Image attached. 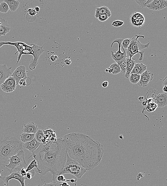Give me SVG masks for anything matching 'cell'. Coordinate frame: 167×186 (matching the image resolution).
Segmentation results:
<instances>
[{
	"mask_svg": "<svg viewBox=\"0 0 167 186\" xmlns=\"http://www.w3.org/2000/svg\"><path fill=\"white\" fill-rule=\"evenodd\" d=\"M26 177L27 179H31L32 177V174L29 171L27 173Z\"/></svg>",
	"mask_w": 167,
	"mask_h": 186,
	"instance_id": "obj_43",
	"label": "cell"
},
{
	"mask_svg": "<svg viewBox=\"0 0 167 186\" xmlns=\"http://www.w3.org/2000/svg\"><path fill=\"white\" fill-rule=\"evenodd\" d=\"M109 82L107 81H105L103 82L102 84V86L104 88H107L109 86Z\"/></svg>",
	"mask_w": 167,
	"mask_h": 186,
	"instance_id": "obj_44",
	"label": "cell"
},
{
	"mask_svg": "<svg viewBox=\"0 0 167 186\" xmlns=\"http://www.w3.org/2000/svg\"><path fill=\"white\" fill-rule=\"evenodd\" d=\"M8 162L9 164L6 165L5 168L10 173L12 172L14 170L20 171L21 169L26 168L28 166L25 159V152L23 150L9 158Z\"/></svg>",
	"mask_w": 167,
	"mask_h": 186,
	"instance_id": "obj_6",
	"label": "cell"
},
{
	"mask_svg": "<svg viewBox=\"0 0 167 186\" xmlns=\"http://www.w3.org/2000/svg\"><path fill=\"white\" fill-rule=\"evenodd\" d=\"M147 106V110L149 112H154L157 107V105L154 102H151L148 103Z\"/></svg>",
	"mask_w": 167,
	"mask_h": 186,
	"instance_id": "obj_35",
	"label": "cell"
},
{
	"mask_svg": "<svg viewBox=\"0 0 167 186\" xmlns=\"http://www.w3.org/2000/svg\"><path fill=\"white\" fill-rule=\"evenodd\" d=\"M41 144V143L37 142L34 138L30 142L25 143L24 144H23V147L24 149L29 150L32 154Z\"/></svg>",
	"mask_w": 167,
	"mask_h": 186,
	"instance_id": "obj_18",
	"label": "cell"
},
{
	"mask_svg": "<svg viewBox=\"0 0 167 186\" xmlns=\"http://www.w3.org/2000/svg\"><path fill=\"white\" fill-rule=\"evenodd\" d=\"M123 40V39H115L112 42L111 45V48H112L113 45L114 43H117L118 44V51L115 52V53L111 51L112 57L117 64H118L122 61L125 59L126 57V51L122 46V42Z\"/></svg>",
	"mask_w": 167,
	"mask_h": 186,
	"instance_id": "obj_7",
	"label": "cell"
},
{
	"mask_svg": "<svg viewBox=\"0 0 167 186\" xmlns=\"http://www.w3.org/2000/svg\"><path fill=\"white\" fill-rule=\"evenodd\" d=\"M70 182L71 183H76L77 179H71V180H70Z\"/></svg>",
	"mask_w": 167,
	"mask_h": 186,
	"instance_id": "obj_50",
	"label": "cell"
},
{
	"mask_svg": "<svg viewBox=\"0 0 167 186\" xmlns=\"http://www.w3.org/2000/svg\"><path fill=\"white\" fill-rule=\"evenodd\" d=\"M32 81L30 78L28 77L25 79H23L20 80L18 84L21 86H28L31 84Z\"/></svg>",
	"mask_w": 167,
	"mask_h": 186,
	"instance_id": "obj_33",
	"label": "cell"
},
{
	"mask_svg": "<svg viewBox=\"0 0 167 186\" xmlns=\"http://www.w3.org/2000/svg\"><path fill=\"white\" fill-rule=\"evenodd\" d=\"M147 103L146 101H144L142 102V105L143 106H144V107H145V106H147Z\"/></svg>",
	"mask_w": 167,
	"mask_h": 186,
	"instance_id": "obj_54",
	"label": "cell"
},
{
	"mask_svg": "<svg viewBox=\"0 0 167 186\" xmlns=\"http://www.w3.org/2000/svg\"><path fill=\"white\" fill-rule=\"evenodd\" d=\"M38 127L34 122L25 124L22 129L23 133L35 134L38 130Z\"/></svg>",
	"mask_w": 167,
	"mask_h": 186,
	"instance_id": "obj_20",
	"label": "cell"
},
{
	"mask_svg": "<svg viewBox=\"0 0 167 186\" xmlns=\"http://www.w3.org/2000/svg\"><path fill=\"white\" fill-rule=\"evenodd\" d=\"M108 72H109V73H112L113 72V70L112 69H110V68H109V69H108Z\"/></svg>",
	"mask_w": 167,
	"mask_h": 186,
	"instance_id": "obj_56",
	"label": "cell"
},
{
	"mask_svg": "<svg viewBox=\"0 0 167 186\" xmlns=\"http://www.w3.org/2000/svg\"><path fill=\"white\" fill-rule=\"evenodd\" d=\"M167 6L166 0H153L147 8L153 11H158L166 8Z\"/></svg>",
	"mask_w": 167,
	"mask_h": 186,
	"instance_id": "obj_14",
	"label": "cell"
},
{
	"mask_svg": "<svg viewBox=\"0 0 167 186\" xmlns=\"http://www.w3.org/2000/svg\"><path fill=\"white\" fill-rule=\"evenodd\" d=\"M67 155L63 138H59L55 142L45 144L41 143L29 157H32L37 161L38 168L35 170L41 179L49 173L52 175V182H56L66 162Z\"/></svg>",
	"mask_w": 167,
	"mask_h": 186,
	"instance_id": "obj_2",
	"label": "cell"
},
{
	"mask_svg": "<svg viewBox=\"0 0 167 186\" xmlns=\"http://www.w3.org/2000/svg\"><path fill=\"white\" fill-rule=\"evenodd\" d=\"M6 45H9L14 46L17 49V51L15 53V55L18 52L19 53V55H20L24 49H26L28 46V45L23 42H6Z\"/></svg>",
	"mask_w": 167,
	"mask_h": 186,
	"instance_id": "obj_22",
	"label": "cell"
},
{
	"mask_svg": "<svg viewBox=\"0 0 167 186\" xmlns=\"http://www.w3.org/2000/svg\"><path fill=\"white\" fill-rule=\"evenodd\" d=\"M144 99V97L143 96H140V97L138 98V100L140 101H142Z\"/></svg>",
	"mask_w": 167,
	"mask_h": 186,
	"instance_id": "obj_55",
	"label": "cell"
},
{
	"mask_svg": "<svg viewBox=\"0 0 167 186\" xmlns=\"http://www.w3.org/2000/svg\"><path fill=\"white\" fill-rule=\"evenodd\" d=\"M68 185L69 184L66 182H62V184H60L61 186H68Z\"/></svg>",
	"mask_w": 167,
	"mask_h": 186,
	"instance_id": "obj_49",
	"label": "cell"
},
{
	"mask_svg": "<svg viewBox=\"0 0 167 186\" xmlns=\"http://www.w3.org/2000/svg\"><path fill=\"white\" fill-rule=\"evenodd\" d=\"M9 6V10L12 12H15L17 10L19 6V1L16 0H4Z\"/></svg>",
	"mask_w": 167,
	"mask_h": 186,
	"instance_id": "obj_25",
	"label": "cell"
},
{
	"mask_svg": "<svg viewBox=\"0 0 167 186\" xmlns=\"http://www.w3.org/2000/svg\"><path fill=\"white\" fill-rule=\"evenodd\" d=\"M87 171L78 162L71 159L67 154L66 162L59 175L69 174L77 178L80 179Z\"/></svg>",
	"mask_w": 167,
	"mask_h": 186,
	"instance_id": "obj_4",
	"label": "cell"
},
{
	"mask_svg": "<svg viewBox=\"0 0 167 186\" xmlns=\"http://www.w3.org/2000/svg\"><path fill=\"white\" fill-rule=\"evenodd\" d=\"M120 68L121 72L123 74H125L126 72L127 67V61L126 58L125 59L122 60L118 64Z\"/></svg>",
	"mask_w": 167,
	"mask_h": 186,
	"instance_id": "obj_32",
	"label": "cell"
},
{
	"mask_svg": "<svg viewBox=\"0 0 167 186\" xmlns=\"http://www.w3.org/2000/svg\"><path fill=\"white\" fill-rule=\"evenodd\" d=\"M58 58V56L56 55H52L51 56L50 59L52 61H54L57 59Z\"/></svg>",
	"mask_w": 167,
	"mask_h": 186,
	"instance_id": "obj_45",
	"label": "cell"
},
{
	"mask_svg": "<svg viewBox=\"0 0 167 186\" xmlns=\"http://www.w3.org/2000/svg\"><path fill=\"white\" fill-rule=\"evenodd\" d=\"M11 76L15 79L16 85H18L20 79H25L28 77L25 66H20L16 68L15 71L11 74Z\"/></svg>",
	"mask_w": 167,
	"mask_h": 186,
	"instance_id": "obj_11",
	"label": "cell"
},
{
	"mask_svg": "<svg viewBox=\"0 0 167 186\" xmlns=\"http://www.w3.org/2000/svg\"><path fill=\"white\" fill-rule=\"evenodd\" d=\"M43 131L44 136L41 141V143L43 144H45L49 142H54L57 140L55 131L51 129H46Z\"/></svg>",
	"mask_w": 167,
	"mask_h": 186,
	"instance_id": "obj_15",
	"label": "cell"
},
{
	"mask_svg": "<svg viewBox=\"0 0 167 186\" xmlns=\"http://www.w3.org/2000/svg\"><path fill=\"white\" fill-rule=\"evenodd\" d=\"M0 22L2 23V25L0 26V37L5 36L10 31V26L8 24L7 21L3 18H0Z\"/></svg>",
	"mask_w": 167,
	"mask_h": 186,
	"instance_id": "obj_21",
	"label": "cell"
},
{
	"mask_svg": "<svg viewBox=\"0 0 167 186\" xmlns=\"http://www.w3.org/2000/svg\"><path fill=\"white\" fill-rule=\"evenodd\" d=\"M126 60L127 67L125 76L126 78H129L131 71L137 62V59L135 57H132L130 58V57H126Z\"/></svg>",
	"mask_w": 167,
	"mask_h": 186,
	"instance_id": "obj_19",
	"label": "cell"
},
{
	"mask_svg": "<svg viewBox=\"0 0 167 186\" xmlns=\"http://www.w3.org/2000/svg\"><path fill=\"white\" fill-rule=\"evenodd\" d=\"M75 184L74 185V186H76V183H75ZM68 186H70L69 185H68Z\"/></svg>",
	"mask_w": 167,
	"mask_h": 186,
	"instance_id": "obj_58",
	"label": "cell"
},
{
	"mask_svg": "<svg viewBox=\"0 0 167 186\" xmlns=\"http://www.w3.org/2000/svg\"><path fill=\"white\" fill-rule=\"evenodd\" d=\"M1 25H2V23L1 22H0V26H1Z\"/></svg>",
	"mask_w": 167,
	"mask_h": 186,
	"instance_id": "obj_60",
	"label": "cell"
},
{
	"mask_svg": "<svg viewBox=\"0 0 167 186\" xmlns=\"http://www.w3.org/2000/svg\"><path fill=\"white\" fill-rule=\"evenodd\" d=\"M167 76H166L165 77V78L164 79L163 81V87L167 86Z\"/></svg>",
	"mask_w": 167,
	"mask_h": 186,
	"instance_id": "obj_48",
	"label": "cell"
},
{
	"mask_svg": "<svg viewBox=\"0 0 167 186\" xmlns=\"http://www.w3.org/2000/svg\"><path fill=\"white\" fill-rule=\"evenodd\" d=\"M11 67L8 68L6 64L0 65V85L11 76Z\"/></svg>",
	"mask_w": 167,
	"mask_h": 186,
	"instance_id": "obj_16",
	"label": "cell"
},
{
	"mask_svg": "<svg viewBox=\"0 0 167 186\" xmlns=\"http://www.w3.org/2000/svg\"><path fill=\"white\" fill-rule=\"evenodd\" d=\"M105 72H108V69H106V70H105Z\"/></svg>",
	"mask_w": 167,
	"mask_h": 186,
	"instance_id": "obj_59",
	"label": "cell"
},
{
	"mask_svg": "<svg viewBox=\"0 0 167 186\" xmlns=\"http://www.w3.org/2000/svg\"><path fill=\"white\" fill-rule=\"evenodd\" d=\"M113 70V72L112 74L113 75H117L121 72L120 68L118 64L117 63H113L109 67Z\"/></svg>",
	"mask_w": 167,
	"mask_h": 186,
	"instance_id": "obj_28",
	"label": "cell"
},
{
	"mask_svg": "<svg viewBox=\"0 0 167 186\" xmlns=\"http://www.w3.org/2000/svg\"><path fill=\"white\" fill-rule=\"evenodd\" d=\"M44 134L43 131L41 129H39L35 134V138L40 143H41V141L43 138Z\"/></svg>",
	"mask_w": 167,
	"mask_h": 186,
	"instance_id": "obj_30",
	"label": "cell"
},
{
	"mask_svg": "<svg viewBox=\"0 0 167 186\" xmlns=\"http://www.w3.org/2000/svg\"><path fill=\"white\" fill-rule=\"evenodd\" d=\"M30 45L32 46V55L34 58H32L30 61L29 68L30 70H33L38 65L40 56L44 52V50L43 48V46H40L34 43H32Z\"/></svg>",
	"mask_w": 167,
	"mask_h": 186,
	"instance_id": "obj_8",
	"label": "cell"
},
{
	"mask_svg": "<svg viewBox=\"0 0 167 186\" xmlns=\"http://www.w3.org/2000/svg\"><path fill=\"white\" fill-rule=\"evenodd\" d=\"M27 173V171H26V168H24L21 169V170L20 171L21 175L23 176V177H25V176H26Z\"/></svg>",
	"mask_w": 167,
	"mask_h": 186,
	"instance_id": "obj_42",
	"label": "cell"
},
{
	"mask_svg": "<svg viewBox=\"0 0 167 186\" xmlns=\"http://www.w3.org/2000/svg\"><path fill=\"white\" fill-rule=\"evenodd\" d=\"M140 75L139 74H131L129 78V80L133 84H138L140 80Z\"/></svg>",
	"mask_w": 167,
	"mask_h": 186,
	"instance_id": "obj_27",
	"label": "cell"
},
{
	"mask_svg": "<svg viewBox=\"0 0 167 186\" xmlns=\"http://www.w3.org/2000/svg\"><path fill=\"white\" fill-rule=\"evenodd\" d=\"M35 186H61L60 184L56 182H51L48 183H45L42 186H41L40 184Z\"/></svg>",
	"mask_w": 167,
	"mask_h": 186,
	"instance_id": "obj_38",
	"label": "cell"
},
{
	"mask_svg": "<svg viewBox=\"0 0 167 186\" xmlns=\"http://www.w3.org/2000/svg\"><path fill=\"white\" fill-rule=\"evenodd\" d=\"M67 154L88 171L99 164L104 150L103 146L83 134L73 133L63 136Z\"/></svg>",
	"mask_w": 167,
	"mask_h": 186,
	"instance_id": "obj_1",
	"label": "cell"
},
{
	"mask_svg": "<svg viewBox=\"0 0 167 186\" xmlns=\"http://www.w3.org/2000/svg\"><path fill=\"white\" fill-rule=\"evenodd\" d=\"M163 91L165 93H167V86L163 87Z\"/></svg>",
	"mask_w": 167,
	"mask_h": 186,
	"instance_id": "obj_53",
	"label": "cell"
},
{
	"mask_svg": "<svg viewBox=\"0 0 167 186\" xmlns=\"http://www.w3.org/2000/svg\"><path fill=\"white\" fill-rule=\"evenodd\" d=\"M23 148L22 143L15 137L0 138V166L5 168L9 158L23 150Z\"/></svg>",
	"mask_w": 167,
	"mask_h": 186,
	"instance_id": "obj_3",
	"label": "cell"
},
{
	"mask_svg": "<svg viewBox=\"0 0 167 186\" xmlns=\"http://www.w3.org/2000/svg\"><path fill=\"white\" fill-rule=\"evenodd\" d=\"M65 64L67 65H70L71 64V61L69 59H66L64 61Z\"/></svg>",
	"mask_w": 167,
	"mask_h": 186,
	"instance_id": "obj_46",
	"label": "cell"
},
{
	"mask_svg": "<svg viewBox=\"0 0 167 186\" xmlns=\"http://www.w3.org/2000/svg\"><path fill=\"white\" fill-rule=\"evenodd\" d=\"M153 0H144V1H139V0H136V2L138 5L143 8L147 7L151 3Z\"/></svg>",
	"mask_w": 167,
	"mask_h": 186,
	"instance_id": "obj_29",
	"label": "cell"
},
{
	"mask_svg": "<svg viewBox=\"0 0 167 186\" xmlns=\"http://www.w3.org/2000/svg\"><path fill=\"white\" fill-rule=\"evenodd\" d=\"M137 18H136L135 12L131 16L130 22L133 26L140 28L145 23V18L142 14L137 12Z\"/></svg>",
	"mask_w": 167,
	"mask_h": 186,
	"instance_id": "obj_13",
	"label": "cell"
},
{
	"mask_svg": "<svg viewBox=\"0 0 167 186\" xmlns=\"http://www.w3.org/2000/svg\"><path fill=\"white\" fill-rule=\"evenodd\" d=\"M136 37H133L131 39L130 44L126 51V57H129L131 58L133 57L137 53L140 54V57L139 58L140 61H142L144 55V52H140L142 49L149 48L150 42L146 44H143L141 43L139 40L138 39L140 37H142L144 38V37L142 36H139L136 35Z\"/></svg>",
	"mask_w": 167,
	"mask_h": 186,
	"instance_id": "obj_5",
	"label": "cell"
},
{
	"mask_svg": "<svg viewBox=\"0 0 167 186\" xmlns=\"http://www.w3.org/2000/svg\"><path fill=\"white\" fill-rule=\"evenodd\" d=\"M28 13L29 14V15L32 16H35L37 13V12L35 11L34 9L30 8L28 9Z\"/></svg>",
	"mask_w": 167,
	"mask_h": 186,
	"instance_id": "obj_41",
	"label": "cell"
},
{
	"mask_svg": "<svg viewBox=\"0 0 167 186\" xmlns=\"http://www.w3.org/2000/svg\"><path fill=\"white\" fill-rule=\"evenodd\" d=\"M34 9L35 11H36L37 13H38V12H39L40 10V8L38 7H36Z\"/></svg>",
	"mask_w": 167,
	"mask_h": 186,
	"instance_id": "obj_52",
	"label": "cell"
},
{
	"mask_svg": "<svg viewBox=\"0 0 167 186\" xmlns=\"http://www.w3.org/2000/svg\"><path fill=\"white\" fill-rule=\"evenodd\" d=\"M124 23L123 21L120 20H114L113 22L112 25L114 27H118L123 25Z\"/></svg>",
	"mask_w": 167,
	"mask_h": 186,
	"instance_id": "obj_37",
	"label": "cell"
},
{
	"mask_svg": "<svg viewBox=\"0 0 167 186\" xmlns=\"http://www.w3.org/2000/svg\"><path fill=\"white\" fill-rule=\"evenodd\" d=\"M153 102L156 103L157 107L159 108L165 107L167 105V93L158 94L155 98Z\"/></svg>",
	"mask_w": 167,
	"mask_h": 186,
	"instance_id": "obj_17",
	"label": "cell"
},
{
	"mask_svg": "<svg viewBox=\"0 0 167 186\" xmlns=\"http://www.w3.org/2000/svg\"><path fill=\"white\" fill-rule=\"evenodd\" d=\"M6 45V42H0V48H1L2 46Z\"/></svg>",
	"mask_w": 167,
	"mask_h": 186,
	"instance_id": "obj_51",
	"label": "cell"
},
{
	"mask_svg": "<svg viewBox=\"0 0 167 186\" xmlns=\"http://www.w3.org/2000/svg\"><path fill=\"white\" fill-rule=\"evenodd\" d=\"M56 180L58 182H66V180L64 176L62 175L58 176Z\"/></svg>",
	"mask_w": 167,
	"mask_h": 186,
	"instance_id": "obj_40",
	"label": "cell"
},
{
	"mask_svg": "<svg viewBox=\"0 0 167 186\" xmlns=\"http://www.w3.org/2000/svg\"><path fill=\"white\" fill-rule=\"evenodd\" d=\"M119 138L120 139H123L124 138L123 135L121 134L119 136Z\"/></svg>",
	"mask_w": 167,
	"mask_h": 186,
	"instance_id": "obj_57",
	"label": "cell"
},
{
	"mask_svg": "<svg viewBox=\"0 0 167 186\" xmlns=\"http://www.w3.org/2000/svg\"><path fill=\"white\" fill-rule=\"evenodd\" d=\"M109 18V16L105 15L100 16L97 18L101 22H105Z\"/></svg>",
	"mask_w": 167,
	"mask_h": 186,
	"instance_id": "obj_39",
	"label": "cell"
},
{
	"mask_svg": "<svg viewBox=\"0 0 167 186\" xmlns=\"http://www.w3.org/2000/svg\"><path fill=\"white\" fill-rule=\"evenodd\" d=\"M16 86L15 79L10 76L1 84V88L4 92L11 93L15 90Z\"/></svg>",
	"mask_w": 167,
	"mask_h": 186,
	"instance_id": "obj_10",
	"label": "cell"
},
{
	"mask_svg": "<svg viewBox=\"0 0 167 186\" xmlns=\"http://www.w3.org/2000/svg\"><path fill=\"white\" fill-rule=\"evenodd\" d=\"M2 170L0 171V179L3 181L4 183V185H6L7 186H9V182L11 180L15 179L18 180L21 185V186H25V180L27 179V178L26 176L23 177L20 173V171H13L11 173L10 175L6 176H1V173L2 171H3Z\"/></svg>",
	"mask_w": 167,
	"mask_h": 186,
	"instance_id": "obj_9",
	"label": "cell"
},
{
	"mask_svg": "<svg viewBox=\"0 0 167 186\" xmlns=\"http://www.w3.org/2000/svg\"><path fill=\"white\" fill-rule=\"evenodd\" d=\"M108 15L109 18L112 15L111 11L107 7L104 6L96 8L95 14L96 18H98L101 15Z\"/></svg>",
	"mask_w": 167,
	"mask_h": 186,
	"instance_id": "obj_23",
	"label": "cell"
},
{
	"mask_svg": "<svg viewBox=\"0 0 167 186\" xmlns=\"http://www.w3.org/2000/svg\"><path fill=\"white\" fill-rule=\"evenodd\" d=\"M147 66L142 63H137L135 65L130 75L133 74L141 75L147 70Z\"/></svg>",
	"mask_w": 167,
	"mask_h": 186,
	"instance_id": "obj_24",
	"label": "cell"
},
{
	"mask_svg": "<svg viewBox=\"0 0 167 186\" xmlns=\"http://www.w3.org/2000/svg\"><path fill=\"white\" fill-rule=\"evenodd\" d=\"M131 39H123L122 42V46L124 49L128 48L131 42Z\"/></svg>",
	"mask_w": 167,
	"mask_h": 186,
	"instance_id": "obj_36",
	"label": "cell"
},
{
	"mask_svg": "<svg viewBox=\"0 0 167 186\" xmlns=\"http://www.w3.org/2000/svg\"><path fill=\"white\" fill-rule=\"evenodd\" d=\"M144 173H140L137 176V178L139 177V179H138V180L140 179L141 178L143 177V176H144Z\"/></svg>",
	"mask_w": 167,
	"mask_h": 186,
	"instance_id": "obj_47",
	"label": "cell"
},
{
	"mask_svg": "<svg viewBox=\"0 0 167 186\" xmlns=\"http://www.w3.org/2000/svg\"><path fill=\"white\" fill-rule=\"evenodd\" d=\"M140 76V80L138 83V85L140 87H146L149 82L153 79L154 74L149 70H146Z\"/></svg>",
	"mask_w": 167,
	"mask_h": 186,
	"instance_id": "obj_12",
	"label": "cell"
},
{
	"mask_svg": "<svg viewBox=\"0 0 167 186\" xmlns=\"http://www.w3.org/2000/svg\"><path fill=\"white\" fill-rule=\"evenodd\" d=\"M9 10L7 4L4 2H2L0 4V12L3 13H7Z\"/></svg>",
	"mask_w": 167,
	"mask_h": 186,
	"instance_id": "obj_31",
	"label": "cell"
},
{
	"mask_svg": "<svg viewBox=\"0 0 167 186\" xmlns=\"http://www.w3.org/2000/svg\"><path fill=\"white\" fill-rule=\"evenodd\" d=\"M34 168H36V169L38 168V164H37L36 160L35 159L33 160L30 162L29 165L28 166L27 168L26 169V171L27 172L28 171L32 170Z\"/></svg>",
	"mask_w": 167,
	"mask_h": 186,
	"instance_id": "obj_34",
	"label": "cell"
},
{
	"mask_svg": "<svg viewBox=\"0 0 167 186\" xmlns=\"http://www.w3.org/2000/svg\"><path fill=\"white\" fill-rule=\"evenodd\" d=\"M19 136L21 142L25 143L32 140L35 138V134L23 133Z\"/></svg>",
	"mask_w": 167,
	"mask_h": 186,
	"instance_id": "obj_26",
	"label": "cell"
}]
</instances>
